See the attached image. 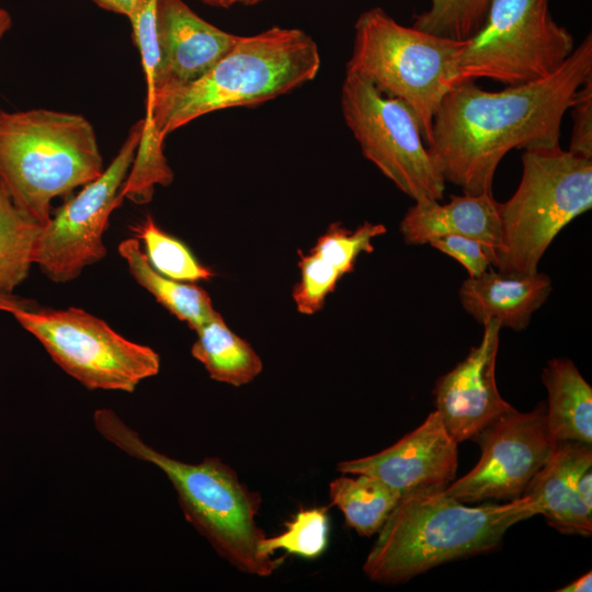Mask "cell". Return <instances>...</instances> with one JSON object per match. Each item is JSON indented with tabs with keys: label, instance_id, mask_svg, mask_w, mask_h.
<instances>
[{
	"label": "cell",
	"instance_id": "cell-28",
	"mask_svg": "<svg viewBox=\"0 0 592 592\" xmlns=\"http://www.w3.org/2000/svg\"><path fill=\"white\" fill-rule=\"evenodd\" d=\"M298 266L300 280L294 287L293 299L300 314L314 315L323 307L343 274L310 250L299 253Z\"/></svg>",
	"mask_w": 592,
	"mask_h": 592
},
{
	"label": "cell",
	"instance_id": "cell-1",
	"mask_svg": "<svg viewBox=\"0 0 592 592\" xmlns=\"http://www.w3.org/2000/svg\"><path fill=\"white\" fill-rule=\"evenodd\" d=\"M592 73L589 33L551 76L526 84L486 91L463 81L443 99L426 146L446 182L464 194H492L493 178L512 149L560 146L565 113Z\"/></svg>",
	"mask_w": 592,
	"mask_h": 592
},
{
	"label": "cell",
	"instance_id": "cell-18",
	"mask_svg": "<svg viewBox=\"0 0 592 592\" xmlns=\"http://www.w3.org/2000/svg\"><path fill=\"white\" fill-rule=\"evenodd\" d=\"M551 291L550 277L538 271L510 274L490 267L479 276L466 278L458 296L463 308L477 322L482 325L492 319L501 328L522 331Z\"/></svg>",
	"mask_w": 592,
	"mask_h": 592
},
{
	"label": "cell",
	"instance_id": "cell-27",
	"mask_svg": "<svg viewBox=\"0 0 592 592\" xmlns=\"http://www.w3.org/2000/svg\"><path fill=\"white\" fill-rule=\"evenodd\" d=\"M387 231L383 224L365 221L351 230L341 224H332L310 249L321 259L338 269L343 275L353 271L362 253H372L373 239Z\"/></svg>",
	"mask_w": 592,
	"mask_h": 592
},
{
	"label": "cell",
	"instance_id": "cell-24",
	"mask_svg": "<svg viewBox=\"0 0 592 592\" xmlns=\"http://www.w3.org/2000/svg\"><path fill=\"white\" fill-rule=\"evenodd\" d=\"M151 266L160 274L185 282L209 281L215 273L203 265L177 238L161 230L150 216L133 227Z\"/></svg>",
	"mask_w": 592,
	"mask_h": 592
},
{
	"label": "cell",
	"instance_id": "cell-26",
	"mask_svg": "<svg viewBox=\"0 0 592 592\" xmlns=\"http://www.w3.org/2000/svg\"><path fill=\"white\" fill-rule=\"evenodd\" d=\"M329 540V516L325 508L301 509L286 524V530L260 544L263 555L272 556L277 549L306 559L322 555Z\"/></svg>",
	"mask_w": 592,
	"mask_h": 592
},
{
	"label": "cell",
	"instance_id": "cell-37",
	"mask_svg": "<svg viewBox=\"0 0 592 592\" xmlns=\"http://www.w3.org/2000/svg\"><path fill=\"white\" fill-rule=\"evenodd\" d=\"M262 1L264 0H240L239 3H242L244 5H253Z\"/></svg>",
	"mask_w": 592,
	"mask_h": 592
},
{
	"label": "cell",
	"instance_id": "cell-25",
	"mask_svg": "<svg viewBox=\"0 0 592 592\" xmlns=\"http://www.w3.org/2000/svg\"><path fill=\"white\" fill-rule=\"evenodd\" d=\"M492 0H430L414 16L413 27L439 36L465 41L485 23Z\"/></svg>",
	"mask_w": 592,
	"mask_h": 592
},
{
	"label": "cell",
	"instance_id": "cell-20",
	"mask_svg": "<svg viewBox=\"0 0 592 592\" xmlns=\"http://www.w3.org/2000/svg\"><path fill=\"white\" fill-rule=\"evenodd\" d=\"M195 332L191 354L203 364L212 379L239 387L262 372L261 357L226 325L218 312Z\"/></svg>",
	"mask_w": 592,
	"mask_h": 592
},
{
	"label": "cell",
	"instance_id": "cell-17",
	"mask_svg": "<svg viewBox=\"0 0 592 592\" xmlns=\"http://www.w3.org/2000/svg\"><path fill=\"white\" fill-rule=\"evenodd\" d=\"M591 465V445L560 442L522 496L531 497L538 508V514H543L548 524L560 533L590 536L592 511L579 499L577 481Z\"/></svg>",
	"mask_w": 592,
	"mask_h": 592
},
{
	"label": "cell",
	"instance_id": "cell-5",
	"mask_svg": "<svg viewBox=\"0 0 592 592\" xmlns=\"http://www.w3.org/2000/svg\"><path fill=\"white\" fill-rule=\"evenodd\" d=\"M104 171L92 124L82 115L47 109L0 110V181L14 204L39 225L52 202Z\"/></svg>",
	"mask_w": 592,
	"mask_h": 592
},
{
	"label": "cell",
	"instance_id": "cell-11",
	"mask_svg": "<svg viewBox=\"0 0 592 592\" xmlns=\"http://www.w3.org/2000/svg\"><path fill=\"white\" fill-rule=\"evenodd\" d=\"M143 127V119L136 122L103 173L83 185L42 226L34 264L53 282L76 280L82 270L105 257L103 234L110 215L123 202L121 190L134 162Z\"/></svg>",
	"mask_w": 592,
	"mask_h": 592
},
{
	"label": "cell",
	"instance_id": "cell-10",
	"mask_svg": "<svg viewBox=\"0 0 592 592\" xmlns=\"http://www.w3.org/2000/svg\"><path fill=\"white\" fill-rule=\"evenodd\" d=\"M343 118L363 156L417 201H441L445 179L424 144L418 119L400 99L348 72L341 88Z\"/></svg>",
	"mask_w": 592,
	"mask_h": 592
},
{
	"label": "cell",
	"instance_id": "cell-31",
	"mask_svg": "<svg viewBox=\"0 0 592 592\" xmlns=\"http://www.w3.org/2000/svg\"><path fill=\"white\" fill-rule=\"evenodd\" d=\"M36 308L38 306L32 299L12 293L0 292V310L12 314L18 310H32Z\"/></svg>",
	"mask_w": 592,
	"mask_h": 592
},
{
	"label": "cell",
	"instance_id": "cell-33",
	"mask_svg": "<svg viewBox=\"0 0 592 592\" xmlns=\"http://www.w3.org/2000/svg\"><path fill=\"white\" fill-rule=\"evenodd\" d=\"M577 493L583 505L592 511V471L591 468L581 474L577 481Z\"/></svg>",
	"mask_w": 592,
	"mask_h": 592
},
{
	"label": "cell",
	"instance_id": "cell-6",
	"mask_svg": "<svg viewBox=\"0 0 592 592\" xmlns=\"http://www.w3.org/2000/svg\"><path fill=\"white\" fill-rule=\"evenodd\" d=\"M467 44L395 21L380 8L355 23L346 71L371 82L385 95L402 100L414 113L425 145L444 96L460 83L457 64Z\"/></svg>",
	"mask_w": 592,
	"mask_h": 592
},
{
	"label": "cell",
	"instance_id": "cell-15",
	"mask_svg": "<svg viewBox=\"0 0 592 592\" xmlns=\"http://www.w3.org/2000/svg\"><path fill=\"white\" fill-rule=\"evenodd\" d=\"M156 27L159 62L152 105L156 98L205 75L239 37L208 23L183 0H157Z\"/></svg>",
	"mask_w": 592,
	"mask_h": 592
},
{
	"label": "cell",
	"instance_id": "cell-16",
	"mask_svg": "<svg viewBox=\"0 0 592 592\" xmlns=\"http://www.w3.org/2000/svg\"><path fill=\"white\" fill-rule=\"evenodd\" d=\"M399 228L405 242L412 246L452 235L476 239L497 252L502 246L500 203L492 194L451 195L446 204L417 201L405 214Z\"/></svg>",
	"mask_w": 592,
	"mask_h": 592
},
{
	"label": "cell",
	"instance_id": "cell-8",
	"mask_svg": "<svg viewBox=\"0 0 592 592\" xmlns=\"http://www.w3.org/2000/svg\"><path fill=\"white\" fill-rule=\"evenodd\" d=\"M573 50V36L554 20L548 0H492L459 56L458 77L526 84L551 76Z\"/></svg>",
	"mask_w": 592,
	"mask_h": 592
},
{
	"label": "cell",
	"instance_id": "cell-23",
	"mask_svg": "<svg viewBox=\"0 0 592 592\" xmlns=\"http://www.w3.org/2000/svg\"><path fill=\"white\" fill-rule=\"evenodd\" d=\"M41 228L0 181V292L12 293L27 277Z\"/></svg>",
	"mask_w": 592,
	"mask_h": 592
},
{
	"label": "cell",
	"instance_id": "cell-29",
	"mask_svg": "<svg viewBox=\"0 0 592 592\" xmlns=\"http://www.w3.org/2000/svg\"><path fill=\"white\" fill-rule=\"evenodd\" d=\"M429 244L458 261L469 277L481 275L497 262V251L493 248L469 237L442 236L430 240Z\"/></svg>",
	"mask_w": 592,
	"mask_h": 592
},
{
	"label": "cell",
	"instance_id": "cell-9",
	"mask_svg": "<svg viewBox=\"0 0 592 592\" xmlns=\"http://www.w3.org/2000/svg\"><path fill=\"white\" fill-rule=\"evenodd\" d=\"M52 360L88 389L133 392L159 373L160 356L127 340L83 309H32L12 312Z\"/></svg>",
	"mask_w": 592,
	"mask_h": 592
},
{
	"label": "cell",
	"instance_id": "cell-32",
	"mask_svg": "<svg viewBox=\"0 0 592 592\" xmlns=\"http://www.w3.org/2000/svg\"><path fill=\"white\" fill-rule=\"evenodd\" d=\"M103 10L129 18L134 12L138 0H92Z\"/></svg>",
	"mask_w": 592,
	"mask_h": 592
},
{
	"label": "cell",
	"instance_id": "cell-3",
	"mask_svg": "<svg viewBox=\"0 0 592 592\" xmlns=\"http://www.w3.org/2000/svg\"><path fill=\"white\" fill-rule=\"evenodd\" d=\"M538 514L528 496L503 504L466 506L443 490L402 496L369 550L363 571L398 583L454 559L498 547L515 523Z\"/></svg>",
	"mask_w": 592,
	"mask_h": 592
},
{
	"label": "cell",
	"instance_id": "cell-34",
	"mask_svg": "<svg viewBox=\"0 0 592 592\" xmlns=\"http://www.w3.org/2000/svg\"><path fill=\"white\" fill-rule=\"evenodd\" d=\"M592 587V572L589 571L585 574L581 576L572 583L556 590L557 592H583L591 591Z\"/></svg>",
	"mask_w": 592,
	"mask_h": 592
},
{
	"label": "cell",
	"instance_id": "cell-14",
	"mask_svg": "<svg viewBox=\"0 0 592 592\" xmlns=\"http://www.w3.org/2000/svg\"><path fill=\"white\" fill-rule=\"evenodd\" d=\"M482 326L480 343L439 377L433 388L436 411L457 443L473 440L492 420L513 408L501 397L496 383L501 326L492 319Z\"/></svg>",
	"mask_w": 592,
	"mask_h": 592
},
{
	"label": "cell",
	"instance_id": "cell-21",
	"mask_svg": "<svg viewBox=\"0 0 592 592\" xmlns=\"http://www.w3.org/2000/svg\"><path fill=\"white\" fill-rule=\"evenodd\" d=\"M118 253L125 260L134 280L194 331L217 314L206 291L157 272L143 252L138 239L123 240L118 244Z\"/></svg>",
	"mask_w": 592,
	"mask_h": 592
},
{
	"label": "cell",
	"instance_id": "cell-19",
	"mask_svg": "<svg viewBox=\"0 0 592 592\" xmlns=\"http://www.w3.org/2000/svg\"><path fill=\"white\" fill-rule=\"evenodd\" d=\"M542 380L548 392L547 429L556 443H592V388L569 358L549 360Z\"/></svg>",
	"mask_w": 592,
	"mask_h": 592
},
{
	"label": "cell",
	"instance_id": "cell-35",
	"mask_svg": "<svg viewBox=\"0 0 592 592\" xmlns=\"http://www.w3.org/2000/svg\"><path fill=\"white\" fill-rule=\"evenodd\" d=\"M12 26V18L8 10L0 7V41Z\"/></svg>",
	"mask_w": 592,
	"mask_h": 592
},
{
	"label": "cell",
	"instance_id": "cell-7",
	"mask_svg": "<svg viewBox=\"0 0 592 592\" xmlns=\"http://www.w3.org/2000/svg\"><path fill=\"white\" fill-rule=\"evenodd\" d=\"M515 193L500 203L502 246L497 271L534 274L556 236L592 207V159L560 146L524 150Z\"/></svg>",
	"mask_w": 592,
	"mask_h": 592
},
{
	"label": "cell",
	"instance_id": "cell-4",
	"mask_svg": "<svg viewBox=\"0 0 592 592\" xmlns=\"http://www.w3.org/2000/svg\"><path fill=\"white\" fill-rule=\"evenodd\" d=\"M93 423L117 448L167 476L186 521L232 567L257 577H270L277 569L280 560L260 550L266 536L255 522L261 494L242 483L229 465L218 457H205L198 464L172 458L148 445L107 408L95 410Z\"/></svg>",
	"mask_w": 592,
	"mask_h": 592
},
{
	"label": "cell",
	"instance_id": "cell-2",
	"mask_svg": "<svg viewBox=\"0 0 592 592\" xmlns=\"http://www.w3.org/2000/svg\"><path fill=\"white\" fill-rule=\"evenodd\" d=\"M320 68L316 42L299 29L270 27L239 36L201 78L156 98L143 118L140 141L164 138L195 118L232 106H253L312 80Z\"/></svg>",
	"mask_w": 592,
	"mask_h": 592
},
{
	"label": "cell",
	"instance_id": "cell-12",
	"mask_svg": "<svg viewBox=\"0 0 592 592\" xmlns=\"http://www.w3.org/2000/svg\"><path fill=\"white\" fill-rule=\"evenodd\" d=\"M473 440L481 448L479 462L443 490L463 503L520 498L558 444L548 432L544 402L530 412L511 408Z\"/></svg>",
	"mask_w": 592,
	"mask_h": 592
},
{
	"label": "cell",
	"instance_id": "cell-22",
	"mask_svg": "<svg viewBox=\"0 0 592 592\" xmlns=\"http://www.w3.org/2000/svg\"><path fill=\"white\" fill-rule=\"evenodd\" d=\"M329 498L344 515L345 523L361 536L378 533L400 494L368 475L343 476L329 483Z\"/></svg>",
	"mask_w": 592,
	"mask_h": 592
},
{
	"label": "cell",
	"instance_id": "cell-36",
	"mask_svg": "<svg viewBox=\"0 0 592 592\" xmlns=\"http://www.w3.org/2000/svg\"><path fill=\"white\" fill-rule=\"evenodd\" d=\"M207 5L218 7V8H229L236 3H239L240 0H198Z\"/></svg>",
	"mask_w": 592,
	"mask_h": 592
},
{
	"label": "cell",
	"instance_id": "cell-30",
	"mask_svg": "<svg viewBox=\"0 0 592 592\" xmlns=\"http://www.w3.org/2000/svg\"><path fill=\"white\" fill-rule=\"evenodd\" d=\"M569 110L573 126L568 150L592 159V73L576 90Z\"/></svg>",
	"mask_w": 592,
	"mask_h": 592
},
{
	"label": "cell",
	"instance_id": "cell-13",
	"mask_svg": "<svg viewBox=\"0 0 592 592\" xmlns=\"http://www.w3.org/2000/svg\"><path fill=\"white\" fill-rule=\"evenodd\" d=\"M457 442L437 411L388 448L337 465L341 474L368 475L400 494L444 490L457 471Z\"/></svg>",
	"mask_w": 592,
	"mask_h": 592
}]
</instances>
